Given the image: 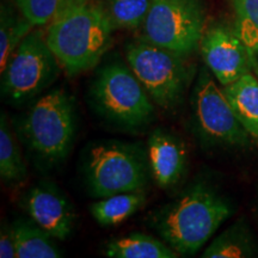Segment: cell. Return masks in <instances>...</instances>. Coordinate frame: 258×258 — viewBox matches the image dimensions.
<instances>
[{"mask_svg":"<svg viewBox=\"0 0 258 258\" xmlns=\"http://www.w3.org/2000/svg\"><path fill=\"white\" fill-rule=\"evenodd\" d=\"M233 206L207 183H195L159 209L153 227L179 256H194L231 217Z\"/></svg>","mask_w":258,"mask_h":258,"instance_id":"cell-1","label":"cell"},{"mask_svg":"<svg viewBox=\"0 0 258 258\" xmlns=\"http://www.w3.org/2000/svg\"><path fill=\"white\" fill-rule=\"evenodd\" d=\"M77 108L63 89H53L38 97L19 116L17 135L35 166L50 171L69 157L77 135Z\"/></svg>","mask_w":258,"mask_h":258,"instance_id":"cell-2","label":"cell"},{"mask_svg":"<svg viewBox=\"0 0 258 258\" xmlns=\"http://www.w3.org/2000/svg\"><path fill=\"white\" fill-rule=\"evenodd\" d=\"M114 28L93 0L56 15L46 32L47 43L70 77L101 62L111 44Z\"/></svg>","mask_w":258,"mask_h":258,"instance_id":"cell-3","label":"cell"},{"mask_svg":"<svg viewBox=\"0 0 258 258\" xmlns=\"http://www.w3.org/2000/svg\"><path fill=\"white\" fill-rule=\"evenodd\" d=\"M89 96L96 114L121 131H141L156 117V103L128 63L121 61H111L97 71Z\"/></svg>","mask_w":258,"mask_h":258,"instance_id":"cell-4","label":"cell"},{"mask_svg":"<svg viewBox=\"0 0 258 258\" xmlns=\"http://www.w3.org/2000/svg\"><path fill=\"white\" fill-rule=\"evenodd\" d=\"M83 173L90 195L103 199L143 190L151 170L140 146L110 140L90 145L84 156Z\"/></svg>","mask_w":258,"mask_h":258,"instance_id":"cell-5","label":"cell"},{"mask_svg":"<svg viewBox=\"0 0 258 258\" xmlns=\"http://www.w3.org/2000/svg\"><path fill=\"white\" fill-rule=\"evenodd\" d=\"M185 57L145 40L132 42L125 48L128 66L152 101L166 110L182 103L192 79Z\"/></svg>","mask_w":258,"mask_h":258,"instance_id":"cell-6","label":"cell"},{"mask_svg":"<svg viewBox=\"0 0 258 258\" xmlns=\"http://www.w3.org/2000/svg\"><path fill=\"white\" fill-rule=\"evenodd\" d=\"M61 72L46 35L31 30L21 42L2 72V97L11 105H23L42 96Z\"/></svg>","mask_w":258,"mask_h":258,"instance_id":"cell-7","label":"cell"},{"mask_svg":"<svg viewBox=\"0 0 258 258\" xmlns=\"http://www.w3.org/2000/svg\"><path fill=\"white\" fill-rule=\"evenodd\" d=\"M143 29V40L188 56L200 48L205 11L199 0H153Z\"/></svg>","mask_w":258,"mask_h":258,"instance_id":"cell-8","label":"cell"},{"mask_svg":"<svg viewBox=\"0 0 258 258\" xmlns=\"http://www.w3.org/2000/svg\"><path fill=\"white\" fill-rule=\"evenodd\" d=\"M191 110L195 132L205 145L228 147L249 143V133L208 69L200 70L192 89Z\"/></svg>","mask_w":258,"mask_h":258,"instance_id":"cell-9","label":"cell"},{"mask_svg":"<svg viewBox=\"0 0 258 258\" xmlns=\"http://www.w3.org/2000/svg\"><path fill=\"white\" fill-rule=\"evenodd\" d=\"M200 50L207 69L222 86L252 71V56L235 28L214 24L206 29Z\"/></svg>","mask_w":258,"mask_h":258,"instance_id":"cell-10","label":"cell"},{"mask_svg":"<svg viewBox=\"0 0 258 258\" xmlns=\"http://www.w3.org/2000/svg\"><path fill=\"white\" fill-rule=\"evenodd\" d=\"M22 208L28 217L59 241L72 235L77 215L73 205L49 180H41L32 185L22 198Z\"/></svg>","mask_w":258,"mask_h":258,"instance_id":"cell-11","label":"cell"},{"mask_svg":"<svg viewBox=\"0 0 258 258\" xmlns=\"http://www.w3.org/2000/svg\"><path fill=\"white\" fill-rule=\"evenodd\" d=\"M147 157L151 176L158 186L172 188L180 182L188 166V151L175 134L158 128L150 134Z\"/></svg>","mask_w":258,"mask_h":258,"instance_id":"cell-12","label":"cell"},{"mask_svg":"<svg viewBox=\"0 0 258 258\" xmlns=\"http://www.w3.org/2000/svg\"><path fill=\"white\" fill-rule=\"evenodd\" d=\"M224 92L245 131L258 143V77L244 74L224 86Z\"/></svg>","mask_w":258,"mask_h":258,"instance_id":"cell-13","label":"cell"},{"mask_svg":"<svg viewBox=\"0 0 258 258\" xmlns=\"http://www.w3.org/2000/svg\"><path fill=\"white\" fill-rule=\"evenodd\" d=\"M16 241V258H60L62 251L56 239L30 218L12 222Z\"/></svg>","mask_w":258,"mask_h":258,"instance_id":"cell-14","label":"cell"},{"mask_svg":"<svg viewBox=\"0 0 258 258\" xmlns=\"http://www.w3.org/2000/svg\"><path fill=\"white\" fill-rule=\"evenodd\" d=\"M104 254L112 258H176L179 254L169 244L140 232L109 240Z\"/></svg>","mask_w":258,"mask_h":258,"instance_id":"cell-15","label":"cell"},{"mask_svg":"<svg viewBox=\"0 0 258 258\" xmlns=\"http://www.w3.org/2000/svg\"><path fill=\"white\" fill-rule=\"evenodd\" d=\"M146 205V192L137 190L98 199L90 206V213L102 227L120 225Z\"/></svg>","mask_w":258,"mask_h":258,"instance_id":"cell-16","label":"cell"},{"mask_svg":"<svg viewBox=\"0 0 258 258\" xmlns=\"http://www.w3.org/2000/svg\"><path fill=\"white\" fill-rule=\"evenodd\" d=\"M257 253V243L244 219L219 234L203 251L205 258H243Z\"/></svg>","mask_w":258,"mask_h":258,"instance_id":"cell-17","label":"cell"},{"mask_svg":"<svg viewBox=\"0 0 258 258\" xmlns=\"http://www.w3.org/2000/svg\"><path fill=\"white\" fill-rule=\"evenodd\" d=\"M28 175L21 147L12 133L8 115L0 116V177L6 185H18Z\"/></svg>","mask_w":258,"mask_h":258,"instance_id":"cell-18","label":"cell"},{"mask_svg":"<svg viewBox=\"0 0 258 258\" xmlns=\"http://www.w3.org/2000/svg\"><path fill=\"white\" fill-rule=\"evenodd\" d=\"M34 25L25 18L17 6L3 3L0 10V69L5 70L10 57Z\"/></svg>","mask_w":258,"mask_h":258,"instance_id":"cell-19","label":"cell"},{"mask_svg":"<svg viewBox=\"0 0 258 258\" xmlns=\"http://www.w3.org/2000/svg\"><path fill=\"white\" fill-rule=\"evenodd\" d=\"M114 30L137 29L144 25L153 0H93Z\"/></svg>","mask_w":258,"mask_h":258,"instance_id":"cell-20","label":"cell"},{"mask_svg":"<svg viewBox=\"0 0 258 258\" xmlns=\"http://www.w3.org/2000/svg\"><path fill=\"white\" fill-rule=\"evenodd\" d=\"M235 16V30L250 51L258 54V0H231Z\"/></svg>","mask_w":258,"mask_h":258,"instance_id":"cell-21","label":"cell"},{"mask_svg":"<svg viewBox=\"0 0 258 258\" xmlns=\"http://www.w3.org/2000/svg\"><path fill=\"white\" fill-rule=\"evenodd\" d=\"M34 27L49 23L59 11L61 0H12Z\"/></svg>","mask_w":258,"mask_h":258,"instance_id":"cell-22","label":"cell"},{"mask_svg":"<svg viewBox=\"0 0 258 258\" xmlns=\"http://www.w3.org/2000/svg\"><path fill=\"white\" fill-rule=\"evenodd\" d=\"M0 257L14 258L16 257V241L12 224L3 221L0 230Z\"/></svg>","mask_w":258,"mask_h":258,"instance_id":"cell-23","label":"cell"},{"mask_svg":"<svg viewBox=\"0 0 258 258\" xmlns=\"http://www.w3.org/2000/svg\"><path fill=\"white\" fill-rule=\"evenodd\" d=\"M88 2H90V0H61L59 11H57L56 15H59V14H61V12H63L64 10L73 8V6H77V5H80V4H85V3H88Z\"/></svg>","mask_w":258,"mask_h":258,"instance_id":"cell-24","label":"cell"},{"mask_svg":"<svg viewBox=\"0 0 258 258\" xmlns=\"http://www.w3.org/2000/svg\"><path fill=\"white\" fill-rule=\"evenodd\" d=\"M252 70L254 74L258 77V54L252 56Z\"/></svg>","mask_w":258,"mask_h":258,"instance_id":"cell-25","label":"cell"}]
</instances>
